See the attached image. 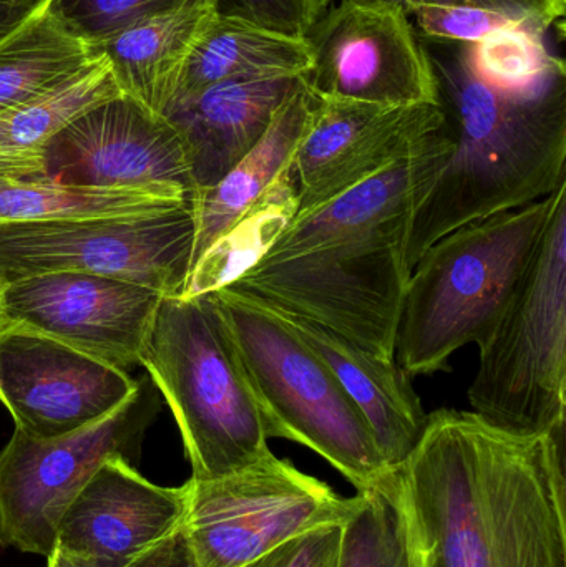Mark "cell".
Wrapping results in <instances>:
<instances>
[{
	"label": "cell",
	"mask_w": 566,
	"mask_h": 567,
	"mask_svg": "<svg viewBox=\"0 0 566 567\" xmlns=\"http://www.w3.org/2000/svg\"><path fill=\"white\" fill-rule=\"evenodd\" d=\"M392 482L414 567H566L565 426L521 435L441 409Z\"/></svg>",
	"instance_id": "6da1fadb"
},
{
	"label": "cell",
	"mask_w": 566,
	"mask_h": 567,
	"mask_svg": "<svg viewBox=\"0 0 566 567\" xmlns=\"http://www.w3.org/2000/svg\"><path fill=\"white\" fill-rule=\"evenodd\" d=\"M422 42L454 146L409 218V275L454 229L541 202L566 183L564 59L555 56L525 85L504 86L481 75L472 43Z\"/></svg>",
	"instance_id": "7a4b0ae2"
},
{
	"label": "cell",
	"mask_w": 566,
	"mask_h": 567,
	"mask_svg": "<svg viewBox=\"0 0 566 567\" xmlns=\"http://www.w3.org/2000/svg\"><path fill=\"white\" fill-rule=\"evenodd\" d=\"M555 193L461 226L421 256L405 286L395 343V362L409 377L449 370L457 350L491 337L534 256Z\"/></svg>",
	"instance_id": "3957f363"
},
{
	"label": "cell",
	"mask_w": 566,
	"mask_h": 567,
	"mask_svg": "<svg viewBox=\"0 0 566 567\" xmlns=\"http://www.w3.org/2000/svg\"><path fill=\"white\" fill-rule=\"evenodd\" d=\"M182 433L195 480L271 455L268 423L212 293L165 296L140 352Z\"/></svg>",
	"instance_id": "277c9868"
},
{
	"label": "cell",
	"mask_w": 566,
	"mask_h": 567,
	"mask_svg": "<svg viewBox=\"0 0 566 567\" xmlns=\"http://www.w3.org/2000/svg\"><path fill=\"white\" fill-rule=\"evenodd\" d=\"M265 413L271 439L308 446L358 492L392 476L371 426L329 367L258 300L223 287L212 292Z\"/></svg>",
	"instance_id": "5b68a950"
},
{
	"label": "cell",
	"mask_w": 566,
	"mask_h": 567,
	"mask_svg": "<svg viewBox=\"0 0 566 567\" xmlns=\"http://www.w3.org/2000/svg\"><path fill=\"white\" fill-rule=\"evenodd\" d=\"M472 412L498 429L547 435L566 416V183L494 332L478 347Z\"/></svg>",
	"instance_id": "8992f818"
},
{
	"label": "cell",
	"mask_w": 566,
	"mask_h": 567,
	"mask_svg": "<svg viewBox=\"0 0 566 567\" xmlns=\"http://www.w3.org/2000/svg\"><path fill=\"white\" fill-rule=\"evenodd\" d=\"M409 218L301 255L261 259L228 289L321 323L381 359L395 360L409 279Z\"/></svg>",
	"instance_id": "52a82bcc"
},
{
	"label": "cell",
	"mask_w": 566,
	"mask_h": 567,
	"mask_svg": "<svg viewBox=\"0 0 566 567\" xmlns=\"http://www.w3.org/2000/svg\"><path fill=\"white\" fill-rule=\"evenodd\" d=\"M193 202L138 216L0 225V286L45 272H83L182 296L192 271Z\"/></svg>",
	"instance_id": "ba28073f"
},
{
	"label": "cell",
	"mask_w": 566,
	"mask_h": 567,
	"mask_svg": "<svg viewBox=\"0 0 566 567\" xmlns=\"http://www.w3.org/2000/svg\"><path fill=\"white\" fill-rule=\"evenodd\" d=\"M185 529L198 567H243L282 543L342 526L359 496L344 498L275 453L213 480L189 478Z\"/></svg>",
	"instance_id": "9c48e42d"
},
{
	"label": "cell",
	"mask_w": 566,
	"mask_h": 567,
	"mask_svg": "<svg viewBox=\"0 0 566 567\" xmlns=\"http://www.w3.org/2000/svg\"><path fill=\"white\" fill-rule=\"evenodd\" d=\"M158 396L140 383L119 410L70 435L37 440L13 430L0 450V545L49 558L72 499L110 458L136 465Z\"/></svg>",
	"instance_id": "30bf717a"
},
{
	"label": "cell",
	"mask_w": 566,
	"mask_h": 567,
	"mask_svg": "<svg viewBox=\"0 0 566 567\" xmlns=\"http://www.w3.org/2000/svg\"><path fill=\"white\" fill-rule=\"evenodd\" d=\"M306 85L319 100L441 105L434 66L408 12L394 0H342L305 37Z\"/></svg>",
	"instance_id": "8fae6325"
},
{
	"label": "cell",
	"mask_w": 566,
	"mask_h": 567,
	"mask_svg": "<svg viewBox=\"0 0 566 567\" xmlns=\"http://www.w3.org/2000/svg\"><path fill=\"white\" fill-rule=\"evenodd\" d=\"M163 293L83 272H45L0 286V327H20L110 365H140Z\"/></svg>",
	"instance_id": "7c38bea8"
},
{
	"label": "cell",
	"mask_w": 566,
	"mask_h": 567,
	"mask_svg": "<svg viewBox=\"0 0 566 567\" xmlns=\"http://www.w3.org/2000/svg\"><path fill=\"white\" fill-rule=\"evenodd\" d=\"M140 383L59 340L0 327V402L30 439H60L106 419Z\"/></svg>",
	"instance_id": "4fadbf2b"
},
{
	"label": "cell",
	"mask_w": 566,
	"mask_h": 567,
	"mask_svg": "<svg viewBox=\"0 0 566 567\" xmlns=\"http://www.w3.org/2000/svg\"><path fill=\"white\" fill-rule=\"evenodd\" d=\"M444 123L441 105L384 106L318 99L311 126L291 162L296 216L421 152Z\"/></svg>",
	"instance_id": "5bb4252c"
},
{
	"label": "cell",
	"mask_w": 566,
	"mask_h": 567,
	"mask_svg": "<svg viewBox=\"0 0 566 567\" xmlns=\"http://www.w3.org/2000/svg\"><path fill=\"white\" fill-rule=\"evenodd\" d=\"M45 179L76 188L175 185L195 196L178 130L122 95L89 110L43 148Z\"/></svg>",
	"instance_id": "9a60e30c"
},
{
	"label": "cell",
	"mask_w": 566,
	"mask_h": 567,
	"mask_svg": "<svg viewBox=\"0 0 566 567\" xmlns=\"http://www.w3.org/2000/svg\"><path fill=\"white\" fill-rule=\"evenodd\" d=\"M188 486H159L136 465L110 458L56 526L55 546L93 567H126L185 526Z\"/></svg>",
	"instance_id": "2e32d148"
},
{
	"label": "cell",
	"mask_w": 566,
	"mask_h": 567,
	"mask_svg": "<svg viewBox=\"0 0 566 567\" xmlns=\"http://www.w3.org/2000/svg\"><path fill=\"white\" fill-rule=\"evenodd\" d=\"M299 79L225 80L176 100L166 110V118L185 143L196 192L218 183L258 145Z\"/></svg>",
	"instance_id": "e0dca14e"
},
{
	"label": "cell",
	"mask_w": 566,
	"mask_h": 567,
	"mask_svg": "<svg viewBox=\"0 0 566 567\" xmlns=\"http://www.w3.org/2000/svg\"><path fill=\"white\" fill-rule=\"evenodd\" d=\"M271 310L335 373L339 385L364 415L382 458L394 472L418 445L428 423L429 413L412 386L411 377L395 360L381 359L321 323Z\"/></svg>",
	"instance_id": "ac0fdd59"
},
{
	"label": "cell",
	"mask_w": 566,
	"mask_h": 567,
	"mask_svg": "<svg viewBox=\"0 0 566 567\" xmlns=\"http://www.w3.org/2000/svg\"><path fill=\"white\" fill-rule=\"evenodd\" d=\"M452 146L444 123V128L421 152L389 166L311 213L296 216L265 258L301 255L364 235L392 219L411 216L444 168Z\"/></svg>",
	"instance_id": "d6986e66"
},
{
	"label": "cell",
	"mask_w": 566,
	"mask_h": 567,
	"mask_svg": "<svg viewBox=\"0 0 566 567\" xmlns=\"http://www.w3.org/2000/svg\"><path fill=\"white\" fill-rule=\"evenodd\" d=\"M218 12L219 0H188L123 30L96 52L109 59L123 95L165 116L178 96L193 50Z\"/></svg>",
	"instance_id": "ffe728a7"
},
{
	"label": "cell",
	"mask_w": 566,
	"mask_h": 567,
	"mask_svg": "<svg viewBox=\"0 0 566 567\" xmlns=\"http://www.w3.org/2000/svg\"><path fill=\"white\" fill-rule=\"evenodd\" d=\"M316 106L318 99L301 76L258 145L218 183L196 192L193 196L195 243L192 268L203 252L291 166L296 150L311 126Z\"/></svg>",
	"instance_id": "44dd1931"
},
{
	"label": "cell",
	"mask_w": 566,
	"mask_h": 567,
	"mask_svg": "<svg viewBox=\"0 0 566 567\" xmlns=\"http://www.w3.org/2000/svg\"><path fill=\"white\" fill-rule=\"evenodd\" d=\"M109 59H95L32 99L0 112V176L45 179L43 148L79 116L122 96Z\"/></svg>",
	"instance_id": "7402d4cb"
},
{
	"label": "cell",
	"mask_w": 566,
	"mask_h": 567,
	"mask_svg": "<svg viewBox=\"0 0 566 567\" xmlns=\"http://www.w3.org/2000/svg\"><path fill=\"white\" fill-rule=\"evenodd\" d=\"M309 66L311 53L302 37L286 35L219 10L189 56L176 100L225 80L305 76Z\"/></svg>",
	"instance_id": "603a6c76"
},
{
	"label": "cell",
	"mask_w": 566,
	"mask_h": 567,
	"mask_svg": "<svg viewBox=\"0 0 566 567\" xmlns=\"http://www.w3.org/2000/svg\"><path fill=\"white\" fill-rule=\"evenodd\" d=\"M96 55L60 16L55 0H37L0 39V112L66 79Z\"/></svg>",
	"instance_id": "cb8c5ba5"
},
{
	"label": "cell",
	"mask_w": 566,
	"mask_h": 567,
	"mask_svg": "<svg viewBox=\"0 0 566 567\" xmlns=\"http://www.w3.org/2000/svg\"><path fill=\"white\" fill-rule=\"evenodd\" d=\"M193 196L175 185L100 189L60 185L50 179L0 176V225L96 216H138L173 212Z\"/></svg>",
	"instance_id": "d4e9b609"
},
{
	"label": "cell",
	"mask_w": 566,
	"mask_h": 567,
	"mask_svg": "<svg viewBox=\"0 0 566 567\" xmlns=\"http://www.w3.org/2000/svg\"><path fill=\"white\" fill-rule=\"evenodd\" d=\"M298 213L291 166L253 203L195 262L182 296L212 293L228 287L268 255Z\"/></svg>",
	"instance_id": "484cf974"
},
{
	"label": "cell",
	"mask_w": 566,
	"mask_h": 567,
	"mask_svg": "<svg viewBox=\"0 0 566 567\" xmlns=\"http://www.w3.org/2000/svg\"><path fill=\"white\" fill-rule=\"evenodd\" d=\"M358 496V508L342 525L338 567H414L392 476Z\"/></svg>",
	"instance_id": "4316f807"
},
{
	"label": "cell",
	"mask_w": 566,
	"mask_h": 567,
	"mask_svg": "<svg viewBox=\"0 0 566 567\" xmlns=\"http://www.w3.org/2000/svg\"><path fill=\"white\" fill-rule=\"evenodd\" d=\"M545 35L511 27L472 43L474 62L482 76L504 86H518L541 75L555 55L545 45Z\"/></svg>",
	"instance_id": "83f0119b"
},
{
	"label": "cell",
	"mask_w": 566,
	"mask_h": 567,
	"mask_svg": "<svg viewBox=\"0 0 566 567\" xmlns=\"http://www.w3.org/2000/svg\"><path fill=\"white\" fill-rule=\"evenodd\" d=\"M186 2L188 0H55L70 29L95 50L123 30L172 12Z\"/></svg>",
	"instance_id": "f1b7e54d"
},
{
	"label": "cell",
	"mask_w": 566,
	"mask_h": 567,
	"mask_svg": "<svg viewBox=\"0 0 566 567\" xmlns=\"http://www.w3.org/2000/svg\"><path fill=\"white\" fill-rule=\"evenodd\" d=\"M404 9L415 32L428 42L477 43L498 30L521 27L498 13L472 7L412 6Z\"/></svg>",
	"instance_id": "f546056e"
},
{
	"label": "cell",
	"mask_w": 566,
	"mask_h": 567,
	"mask_svg": "<svg viewBox=\"0 0 566 567\" xmlns=\"http://www.w3.org/2000/svg\"><path fill=\"white\" fill-rule=\"evenodd\" d=\"M329 7L331 0H219L222 12L302 39Z\"/></svg>",
	"instance_id": "4dcf8cb0"
},
{
	"label": "cell",
	"mask_w": 566,
	"mask_h": 567,
	"mask_svg": "<svg viewBox=\"0 0 566 567\" xmlns=\"http://www.w3.org/2000/svg\"><path fill=\"white\" fill-rule=\"evenodd\" d=\"M402 7L455 6L487 10L512 20L524 29L545 35L558 27L564 33L566 0H394Z\"/></svg>",
	"instance_id": "1f68e13d"
},
{
	"label": "cell",
	"mask_w": 566,
	"mask_h": 567,
	"mask_svg": "<svg viewBox=\"0 0 566 567\" xmlns=\"http://www.w3.org/2000/svg\"><path fill=\"white\" fill-rule=\"evenodd\" d=\"M342 526L296 536L243 567H338Z\"/></svg>",
	"instance_id": "d6a6232c"
},
{
	"label": "cell",
	"mask_w": 566,
	"mask_h": 567,
	"mask_svg": "<svg viewBox=\"0 0 566 567\" xmlns=\"http://www.w3.org/2000/svg\"><path fill=\"white\" fill-rule=\"evenodd\" d=\"M126 567H198V565L189 548L185 529L182 528L165 542L143 553Z\"/></svg>",
	"instance_id": "836d02e7"
},
{
	"label": "cell",
	"mask_w": 566,
	"mask_h": 567,
	"mask_svg": "<svg viewBox=\"0 0 566 567\" xmlns=\"http://www.w3.org/2000/svg\"><path fill=\"white\" fill-rule=\"evenodd\" d=\"M37 0H7L0 2V39L19 25L20 20L35 6Z\"/></svg>",
	"instance_id": "e575fe53"
},
{
	"label": "cell",
	"mask_w": 566,
	"mask_h": 567,
	"mask_svg": "<svg viewBox=\"0 0 566 567\" xmlns=\"http://www.w3.org/2000/svg\"><path fill=\"white\" fill-rule=\"evenodd\" d=\"M47 567H93L86 561L85 558H80V556L72 555V553L65 551V549L59 548L55 546L53 551L50 553L49 558H47Z\"/></svg>",
	"instance_id": "d590c367"
},
{
	"label": "cell",
	"mask_w": 566,
	"mask_h": 567,
	"mask_svg": "<svg viewBox=\"0 0 566 567\" xmlns=\"http://www.w3.org/2000/svg\"><path fill=\"white\" fill-rule=\"evenodd\" d=\"M0 2H7V0H0Z\"/></svg>",
	"instance_id": "8d00e7d4"
}]
</instances>
